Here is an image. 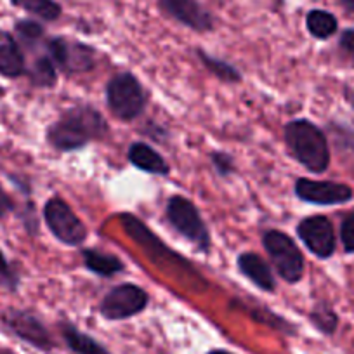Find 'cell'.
<instances>
[{"instance_id": "5bb4252c", "label": "cell", "mask_w": 354, "mask_h": 354, "mask_svg": "<svg viewBox=\"0 0 354 354\" xmlns=\"http://www.w3.org/2000/svg\"><path fill=\"white\" fill-rule=\"evenodd\" d=\"M238 268H240L241 274L261 290L273 292L277 288L273 271L261 255L254 254V252H245L238 257Z\"/></svg>"}, {"instance_id": "1f68e13d", "label": "cell", "mask_w": 354, "mask_h": 354, "mask_svg": "<svg viewBox=\"0 0 354 354\" xmlns=\"http://www.w3.org/2000/svg\"><path fill=\"white\" fill-rule=\"evenodd\" d=\"M0 354H16V353H11V351H2Z\"/></svg>"}, {"instance_id": "83f0119b", "label": "cell", "mask_w": 354, "mask_h": 354, "mask_svg": "<svg viewBox=\"0 0 354 354\" xmlns=\"http://www.w3.org/2000/svg\"><path fill=\"white\" fill-rule=\"evenodd\" d=\"M340 47L349 54V57L354 63V30H346L340 37Z\"/></svg>"}, {"instance_id": "ffe728a7", "label": "cell", "mask_w": 354, "mask_h": 354, "mask_svg": "<svg viewBox=\"0 0 354 354\" xmlns=\"http://www.w3.org/2000/svg\"><path fill=\"white\" fill-rule=\"evenodd\" d=\"M56 64L49 56H40L39 59L33 61L32 68L26 70V73L30 75V80L37 87H53L56 82Z\"/></svg>"}, {"instance_id": "277c9868", "label": "cell", "mask_w": 354, "mask_h": 354, "mask_svg": "<svg viewBox=\"0 0 354 354\" xmlns=\"http://www.w3.org/2000/svg\"><path fill=\"white\" fill-rule=\"evenodd\" d=\"M106 101L115 117L124 122H131L145 111L148 96L141 82L134 75L118 73L108 82Z\"/></svg>"}, {"instance_id": "5b68a950", "label": "cell", "mask_w": 354, "mask_h": 354, "mask_svg": "<svg viewBox=\"0 0 354 354\" xmlns=\"http://www.w3.org/2000/svg\"><path fill=\"white\" fill-rule=\"evenodd\" d=\"M262 243L278 274L288 283H297L304 274V255L295 241L288 234L273 230L262 234Z\"/></svg>"}, {"instance_id": "2e32d148", "label": "cell", "mask_w": 354, "mask_h": 354, "mask_svg": "<svg viewBox=\"0 0 354 354\" xmlns=\"http://www.w3.org/2000/svg\"><path fill=\"white\" fill-rule=\"evenodd\" d=\"M129 162L134 167H138L139 170L156 174V176H167L169 174V165L163 160V156L156 153L146 142H134V145H131V148H129Z\"/></svg>"}, {"instance_id": "ba28073f", "label": "cell", "mask_w": 354, "mask_h": 354, "mask_svg": "<svg viewBox=\"0 0 354 354\" xmlns=\"http://www.w3.org/2000/svg\"><path fill=\"white\" fill-rule=\"evenodd\" d=\"M148 302V294L141 287L134 283H124L111 288L104 295L100 311L110 322H118V319H129L142 313Z\"/></svg>"}, {"instance_id": "603a6c76", "label": "cell", "mask_w": 354, "mask_h": 354, "mask_svg": "<svg viewBox=\"0 0 354 354\" xmlns=\"http://www.w3.org/2000/svg\"><path fill=\"white\" fill-rule=\"evenodd\" d=\"M313 325L325 335H332L335 332L337 325H339V318L333 313V309L330 306H326L325 302H319V304L315 306V309L311 311V316H309Z\"/></svg>"}, {"instance_id": "e0dca14e", "label": "cell", "mask_w": 354, "mask_h": 354, "mask_svg": "<svg viewBox=\"0 0 354 354\" xmlns=\"http://www.w3.org/2000/svg\"><path fill=\"white\" fill-rule=\"evenodd\" d=\"M61 333H63V339L66 342V346L70 347L73 353L77 354H111L110 351L104 346H101L96 339H93L87 333L80 332L78 328H75L71 323H61Z\"/></svg>"}, {"instance_id": "484cf974", "label": "cell", "mask_w": 354, "mask_h": 354, "mask_svg": "<svg viewBox=\"0 0 354 354\" xmlns=\"http://www.w3.org/2000/svg\"><path fill=\"white\" fill-rule=\"evenodd\" d=\"M212 163L221 176H230V174L234 170V162L227 153H223V151L212 153Z\"/></svg>"}, {"instance_id": "8992f818", "label": "cell", "mask_w": 354, "mask_h": 354, "mask_svg": "<svg viewBox=\"0 0 354 354\" xmlns=\"http://www.w3.org/2000/svg\"><path fill=\"white\" fill-rule=\"evenodd\" d=\"M167 219H169L170 226H172L177 233L183 234L185 238H188V240L192 241V243H195L200 250H210L209 230H207L205 223H203L202 216H200L195 203L189 202L185 196H172V198L169 200V203H167Z\"/></svg>"}, {"instance_id": "d4e9b609", "label": "cell", "mask_w": 354, "mask_h": 354, "mask_svg": "<svg viewBox=\"0 0 354 354\" xmlns=\"http://www.w3.org/2000/svg\"><path fill=\"white\" fill-rule=\"evenodd\" d=\"M340 240H342L346 252L354 254V212L349 214L342 221V226H340Z\"/></svg>"}, {"instance_id": "7402d4cb", "label": "cell", "mask_w": 354, "mask_h": 354, "mask_svg": "<svg viewBox=\"0 0 354 354\" xmlns=\"http://www.w3.org/2000/svg\"><path fill=\"white\" fill-rule=\"evenodd\" d=\"M198 57L200 61L203 63V66L207 68L209 71H212L217 78L224 82H240L241 80V75L233 64L226 63V61L219 59V57H214L210 56L209 53L205 50H198Z\"/></svg>"}, {"instance_id": "ac0fdd59", "label": "cell", "mask_w": 354, "mask_h": 354, "mask_svg": "<svg viewBox=\"0 0 354 354\" xmlns=\"http://www.w3.org/2000/svg\"><path fill=\"white\" fill-rule=\"evenodd\" d=\"M82 257H84L85 268L96 273L97 277L110 278L124 270V264H122L120 259L115 257V255L104 254V252L82 250Z\"/></svg>"}, {"instance_id": "7c38bea8", "label": "cell", "mask_w": 354, "mask_h": 354, "mask_svg": "<svg viewBox=\"0 0 354 354\" xmlns=\"http://www.w3.org/2000/svg\"><path fill=\"white\" fill-rule=\"evenodd\" d=\"M295 195L302 202L315 203V205H337V203L349 202L353 198V189L340 183L299 179L295 183Z\"/></svg>"}, {"instance_id": "7a4b0ae2", "label": "cell", "mask_w": 354, "mask_h": 354, "mask_svg": "<svg viewBox=\"0 0 354 354\" xmlns=\"http://www.w3.org/2000/svg\"><path fill=\"white\" fill-rule=\"evenodd\" d=\"M285 141L292 156L309 172L322 174L328 169L330 149L322 129L313 122L299 118L285 127Z\"/></svg>"}, {"instance_id": "52a82bcc", "label": "cell", "mask_w": 354, "mask_h": 354, "mask_svg": "<svg viewBox=\"0 0 354 354\" xmlns=\"http://www.w3.org/2000/svg\"><path fill=\"white\" fill-rule=\"evenodd\" d=\"M44 219H46L47 227L50 233L64 245L70 247H78L87 238V227L85 224L75 216L71 207L64 200L54 198L47 200L44 207Z\"/></svg>"}, {"instance_id": "9c48e42d", "label": "cell", "mask_w": 354, "mask_h": 354, "mask_svg": "<svg viewBox=\"0 0 354 354\" xmlns=\"http://www.w3.org/2000/svg\"><path fill=\"white\" fill-rule=\"evenodd\" d=\"M2 323H4V326L12 335L25 340L26 344L37 347V349L50 351L54 347V340L50 337L47 326L32 311H25V309H8L2 315Z\"/></svg>"}, {"instance_id": "3957f363", "label": "cell", "mask_w": 354, "mask_h": 354, "mask_svg": "<svg viewBox=\"0 0 354 354\" xmlns=\"http://www.w3.org/2000/svg\"><path fill=\"white\" fill-rule=\"evenodd\" d=\"M120 223L124 226V230L127 231L129 236L136 241V243L141 245L142 250L146 252L148 257H151V261L155 264H158L162 270L172 271V273H185V277L193 278V280L198 281L200 285L207 287V281H203L198 277V271L186 261L185 257H181L179 254L170 250L165 243L158 240V238L153 234L151 230L146 227L145 223L138 219L132 214H122Z\"/></svg>"}, {"instance_id": "cb8c5ba5", "label": "cell", "mask_w": 354, "mask_h": 354, "mask_svg": "<svg viewBox=\"0 0 354 354\" xmlns=\"http://www.w3.org/2000/svg\"><path fill=\"white\" fill-rule=\"evenodd\" d=\"M16 33L25 46L32 47L40 42V39L44 37V28L32 19H21L16 23Z\"/></svg>"}, {"instance_id": "d6986e66", "label": "cell", "mask_w": 354, "mask_h": 354, "mask_svg": "<svg viewBox=\"0 0 354 354\" xmlns=\"http://www.w3.org/2000/svg\"><path fill=\"white\" fill-rule=\"evenodd\" d=\"M306 25H308L309 33L316 39H328L337 32V19L335 16L330 12L322 11V9H315L306 18Z\"/></svg>"}, {"instance_id": "8fae6325", "label": "cell", "mask_w": 354, "mask_h": 354, "mask_svg": "<svg viewBox=\"0 0 354 354\" xmlns=\"http://www.w3.org/2000/svg\"><path fill=\"white\" fill-rule=\"evenodd\" d=\"M297 234L306 247L319 259H328L335 252V233L325 216L306 217L299 223Z\"/></svg>"}, {"instance_id": "44dd1931", "label": "cell", "mask_w": 354, "mask_h": 354, "mask_svg": "<svg viewBox=\"0 0 354 354\" xmlns=\"http://www.w3.org/2000/svg\"><path fill=\"white\" fill-rule=\"evenodd\" d=\"M16 8L25 9L30 15H35L46 21H54L61 16L59 4L54 0H11Z\"/></svg>"}, {"instance_id": "6da1fadb", "label": "cell", "mask_w": 354, "mask_h": 354, "mask_svg": "<svg viewBox=\"0 0 354 354\" xmlns=\"http://www.w3.org/2000/svg\"><path fill=\"white\" fill-rule=\"evenodd\" d=\"M106 134L108 124L100 111L91 106H75L47 129V142L59 151H75Z\"/></svg>"}, {"instance_id": "4316f807", "label": "cell", "mask_w": 354, "mask_h": 354, "mask_svg": "<svg viewBox=\"0 0 354 354\" xmlns=\"http://www.w3.org/2000/svg\"><path fill=\"white\" fill-rule=\"evenodd\" d=\"M0 281L11 285V287H16V277L11 271V266H9L8 259H6L4 252L0 250Z\"/></svg>"}, {"instance_id": "30bf717a", "label": "cell", "mask_w": 354, "mask_h": 354, "mask_svg": "<svg viewBox=\"0 0 354 354\" xmlns=\"http://www.w3.org/2000/svg\"><path fill=\"white\" fill-rule=\"evenodd\" d=\"M47 56L57 70L64 73H84L94 66V50L78 42H70L63 37H54L47 42Z\"/></svg>"}, {"instance_id": "f546056e", "label": "cell", "mask_w": 354, "mask_h": 354, "mask_svg": "<svg viewBox=\"0 0 354 354\" xmlns=\"http://www.w3.org/2000/svg\"><path fill=\"white\" fill-rule=\"evenodd\" d=\"M342 4L346 6V8L349 9V11L354 12V0H342Z\"/></svg>"}, {"instance_id": "f1b7e54d", "label": "cell", "mask_w": 354, "mask_h": 354, "mask_svg": "<svg viewBox=\"0 0 354 354\" xmlns=\"http://www.w3.org/2000/svg\"><path fill=\"white\" fill-rule=\"evenodd\" d=\"M12 209H15V203H12L11 196L6 193V189L0 185V219H4Z\"/></svg>"}, {"instance_id": "4dcf8cb0", "label": "cell", "mask_w": 354, "mask_h": 354, "mask_svg": "<svg viewBox=\"0 0 354 354\" xmlns=\"http://www.w3.org/2000/svg\"><path fill=\"white\" fill-rule=\"evenodd\" d=\"M209 354H233V353H230V351L226 349H212Z\"/></svg>"}, {"instance_id": "4fadbf2b", "label": "cell", "mask_w": 354, "mask_h": 354, "mask_svg": "<svg viewBox=\"0 0 354 354\" xmlns=\"http://www.w3.org/2000/svg\"><path fill=\"white\" fill-rule=\"evenodd\" d=\"M160 8L174 19L196 32H209L214 26L212 16L196 0H160Z\"/></svg>"}, {"instance_id": "9a60e30c", "label": "cell", "mask_w": 354, "mask_h": 354, "mask_svg": "<svg viewBox=\"0 0 354 354\" xmlns=\"http://www.w3.org/2000/svg\"><path fill=\"white\" fill-rule=\"evenodd\" d=\"M25 73L26 63L21 47L11 33L0 30V75L6 78H18Z\"/></svg>"}]
</instances>
